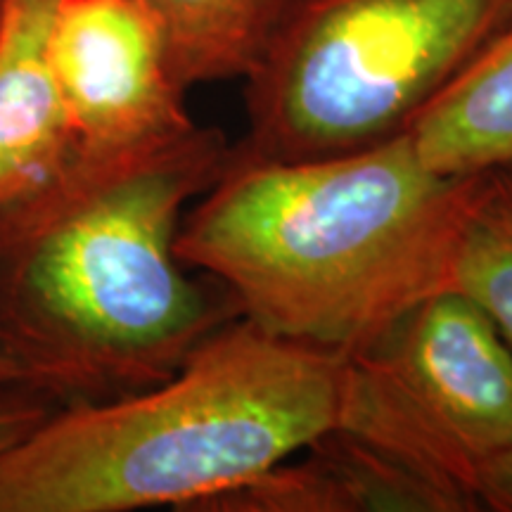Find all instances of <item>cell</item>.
Returning a JSON list of instances; mask_svg holds the SVG:
<instances>
[{
  "label": "cell",
  "mask_w": 512,
  "mask_h": 512,
  "mask_svg": "<svg viewBox=\"0 0 512 512\" xmlns=\"http://www.w3.org/2000/svg\"><path fill=\"white\" fill-rule=\"evenodd\" d=\"M337 427L477 512L479 477L512 448V349L463 294H434L349 354Z\"/></svg>",
  "instance_id": "cell-5"
},
{
  "label": "cell",
  "mask_w": 512,
  "mask_h": 512,
  "mask_svg": "<svg viewBox=\"0 0 512 512\" xmlns=\"http://www.w3.org/2000/svg\"><path fill=\"white\" fill-rule=\"evenodd\" d=\"M55 0H3L0 17V207L38 188L74 152L48 60Z\"/></svg>",
  "instance_id": "cell-8"
},
{
  "label": "cell",
  "mask_w": 512,
  "mask_h": 512,
  "mask_svg": "<svg viewBox=\"0 0 512 512\" xmlns=\"http://www.w3.org/2000/svg\"><path fill=\"white\" fill-rule=\"evenodd\" d=\"M10 389H17L15 387V375H12V368L8 366V361L0 356V396L8 394Z\"/></svg>",
  "instance_id": "cell-14"
},
{
  "label": "cell",
  "mask_w": 512,
  "mask_h": 512,
  "mask_svg": "<svg viewBox=\"0 0 512 512\" xmlns=\"http://www.w3.org/2000/svg\"><path fill=\"white\" fill-rule=\"evenodd\" d=\"M508 0H290L245 79L242 152L311 159L401 133L503 22Z\"/></svg>",
  "instance_id": "cell-4"
},
{
  "label": "cell",
  "mask_w": 512,
  "mask_h": 512,
  "mask_svg": "<svg viewBox=\"0 0 512 512\" xmlns=\"http://www.w3.org/2000/svg\"><path fill=\"white\" fill-rule=\"evenodd\" d=\"M48 60L76 150H124L195 126L159 27L136 0H55Z\"/></svg>",
  "instance_id": "cell-6"
},
{
  "label": "cell",
  "mask_w": 512,
  "mask_h": 512,
  "mask_svg": "<svg viewBox=\"0 0 512 512\" xmlns=\"http://www.w3.org/2000/svg\"><path fill=\"white\" fill-rule=\"evenodd\" d=\"M233 145L192 126L124 150H76L0 207V356L15 387L62 406L155 387L240 316L192 278L176 238Z\"/></svg>",
  "instance_id": "cell-1"
},
{
  "label": "cell",
  "mask_w": 512,
  "mask_h": 512,
  "mask_svg": "<svg viewBox=\"0 0 512 512\" xmlns=\"http://www.w3.org/2000/svg\"><path fill=\"white\" fill-rule=\"evenodd\" d=\"M195 512H475L394 453L332 427Z\"/></svg>",
  "instance_id": "cell-7"
},
{
  "label": "cell",
  "mask_w": 512,
  "mask_h": 512,
  "mask_svg": "<svg viewBox=\"0 0 512 512\" xmlns=\"http://www.w3.org/2000/svg\"><path fill=\"white\" fill-rule=\"evenodd\" d=\"M503 169H508V171H510V174H512V164H510V166H503Z\"/></svg>",
  "instance_id": "cell-16"
},
{
  "label": "cell",
  "mask_w": 512,
  "mask_h": 512,
  "mask_svg": "<svg viewBox=\"0 0 512 512\" xmlns=\"http://www.w3.org/2000/svg\"><path fill=\"white\" fill-rule=\"evenodd\" d=\"M453 290L494 323L512 349V174L482 171L453 266Z\"/></svg>",
  "instance_id": "cell-11"
},
{
  "label": "cell",
  "mask_w": 512,
  "mask_h": 512,
  "mask_svg": "<svg viewBox=\"0 0 512 512\" xmlns=\"http://www.w3.org/2000/svg\"><path fill=\"white\" fill-rule=\"evenodd\" d=\"M406 131L418 155L441 174L512 164V0L489 41Z\"/></svg>",
  "instance_id": "cell-9"
},
{
  "label": "cell",
  "mask_w": 512,
  "mask_h": 512,
  "mask_svg": "<svg viewBox=\"0 0 512 512\" xmlns=\"http://www.w3.org/2000/svg\"><path fill=\"white\" fill-rule=\"evenodd\" d=\"M0 17H3V0H0Z\"/></svg>",
  "instance_id": "cell-15"
},
{
  "label": "cell",
  "mask_w": 512,
  "mask_h": 512,
  "mask_svg": "<svg viewBox=\"0 0 512 512\" xmlns=\"http://www.w3.org/2000/svg\"><path fill=\"white\" fill-rule=\"evenodd\" d=\"M347 361L230 318L155 387L50 411L0 458V512H195L337 427Z\"/></svg>",
  "instance_id": "cell-3"
},
{
  "label": "cell",
  "mask_w": 512,
  "mask_h": 512,
  "mask_svg": "<svg viewBox=\"0 0 512 512\" xmlns=\"http://www.w3.org/2000/svg\"><path fill=\"white\" fill-rule=\"evenodd\" d=\"M164 38L176 81H245L271 41L290 0H136Z\"/></svg>",
  "instance_id": "cell-10"
},
{
  "label": "cell",
  "mask_w": 512,
  "mask_h": 512,
  "mask_svg": "<svg viewBox=\"0 0 512 512\" xmlns=\"http://www.w3.org/2000/svg\"><path fill=\"white\" fill-rule=\"evenodd\" d=\"M53 408L41 396L24 392V389H10L0 396V458L22 444L31 432L48 418Z\"/></svg>",
  "instance_id": "cell-12"
},
{
  "label": "cell",
  "mask_w": 512,
  "mask_h": 512,
  "mask_svg": "<svg viewBox=\"0 0 512 512\" xmlns=\"http://www.w3.org/2000/svg\"><path fill=\"white\" fill-rule=\"evenodd\" d=\"M479 176L432 169L406 128L311 159L233 147L185 211L176 254L259 328L354 354L453 290Z\"/></svg>",
  "instance_id": "cell-2"
},
{
  "label": "cell",
  "mask_w": 512,
  "mask_h": 512,
  "mask_svg": "<svg viewBox=\"0 0 512 512\" xmlns=\"http://www.w3.org/2000/svg\"><path fill=\"white\" fill-rule=\"evenodd\" d=\"M479 510L512 512V448L486 465L477 484Z\"/></svg>",
  "instance_id": "cell-13"
}]
</instances>
